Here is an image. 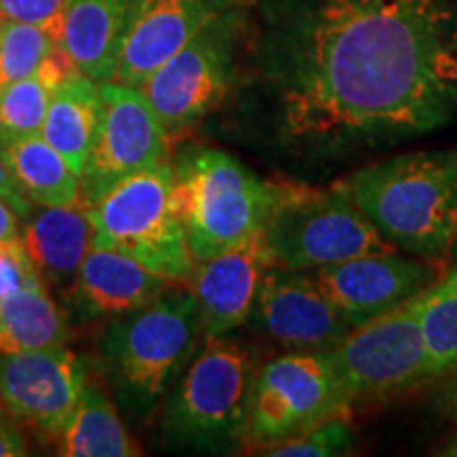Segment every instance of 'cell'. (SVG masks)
<instances>
[{"label":"cell","mask_w":457,"mask_h":457,"mask_svg":"<svg viewBox=\"0 0 457 457\" xmlns=\"http://www.w3.org/2000/svg\"><path fill=\"white\" fill-rule=\"evenodd\" d=\"M244 111L299 176L457 125V0H256Z\"/></svg>","instance_id":"obj_1"},{"label":"cell","mask_w":457,"mask_h":457,"mask_svg":"<svg viewBox=\"0 0 457 457\" xmlns=\"http://www.w3.org/2000/svg\"><path fill=\"white\" fill-rule=\"evenodd\" d=\"M394 248L443 261L457 239V148L411 151L335 182Z\"/></svg>","instance_id":"obj_2"},{"label":"cell","mask_w":457,"mask_h":457,"mask_svg":"<svg viewBox=\"0 0 457 457\" xmlns=\"http://www.w3.org/2000/svg\"><path fill=\"white\" fill-rule=\"evenodd\" d=\"M204 341L202 313L188 288L170 286L140 310L112 318L98 343L108 390L131 420L146 421L185 373Z\"/></svg>","instance_id":"obj_3"},{"label":"cell","mask_w":457,"mask_h":457,"mask_svg":"<svg viewBox=\"0 0 457 457\" xmlns=\"http://www.w3.org/2000/svg\"><path fill=\"white\" fill-rule=\"evenodd\" d=\"M259 369L248 341L233 333L205 337L165 396L159 420L163 447L193 455H231L244 449Z\"/></svg>","instance_id":"obj_4"},{"label":"cell","mask_w":457,"mask_h":457,"mask_svg":"<svg viewBox=\"0 0 457 457\" xmlns=\"http://www.w3.org/2000/svg\"><path fill=\"white\" fill-rule=\"evenodd\" d=\"M174 199L193 261L236 248L262 231L278 182L214 146L182 148L171 162Z\"/></svg>","instance_id":"obj_5"},{"label":"cell","mask_w":457,"mask_h":457,"mask_svg":"<svg viewBox=\"0 0 457 457\" xmlns=\"http://www.w3.org/2000/svg\"><path fill=\"white\" fill-rule=\"evenodd\" d=\"M250 38V4L228 9L140 85L168 136H185L225 106L242 79Z\"/></svg>","instance_id":"obj_6"},{"label":"cell","mask_w":457,"mask_h":457,"mask_svg":"<svg viewBox=\"0 0 457 457\" xmlns=\"http://www.w3.org/2000/svg\"><path fill=\"white\" fill-rule=\"evenodd\" d=\"M276 182V199L262 225L273 265L313 271L396 250L335 182L330 187L305 180Z\"/></svg>","instance_id":"obj_7"},{"label":"cell","mask_w":457,"mask_h":457,"mask_svg":"<svg viewBox=\"0 0 457 457\" xmlns=\"http://www.w3.org/2000/svg\"><path fill=\"white\" fill-rule=\"evenodd\" d=\"M85 210L94 248L129 256L171 284L191 276L195 261L176 208L170 159L123 180Z\"/></svg>","instance_id":"obj_8"},{"label":"cell","mask_w":457,"mask_h":457,"mask_svg":"<svg viewBox=\"0 0 457 457\" xmlns=\"http://www.w3.org/2000/svg\"><path fill=\"white\" fill-rule=\"evenodd\" d=\"M352 398L328 352H288L256 373L244 449L265 453L324 421L350 415Z\"/></svg>","instance_id":"obj_9"},{"label":"cell","mask_w":457,"mask_h":457,"mask_svg":"<svg viewBox=\"0 0 457 457\" xmlns=\"http://www.w3.org/2000/svg\"><path fill=\"white\" fill-rule=\"evenodd\" d=\"M417 296L352 328L327 350L352 403L396 396L434 379Z\"/></svg>","instance_id":"obj_10"},{"label":"cell","mask_w":457,"mask_h":457,"mask_svg":"<svg viewBox=\"0 0 457 457\" xmlns=\"http://www.w3.org/2000/svg\"><path fill=\"white\" fill-rule=\"evenodd\" d=\"M100 91V128L79 176L85 205L96 204L123 180L168 159L170 136L146 96L119 81L102 83Z\"/></svg>","instance_id":"obj_11"},{"label":"cell","mask_w":457,"mask_h":457,"mask_svg":"<svg viewBox=\"0 0 457 457\" xmlns=\"http://www.w3.org/2000/svg\"><path fill=\"white\" fill-rule=\"evenodd\" d=\"M87 384V364L66 345L0 356V409L55 436Z\"/></svg>","instance_id":"obj_12"},{"label":"cell","mask_w":457,"mask_h":457,"mask_svg":"<svg viewBox=\"0 0 457 457\" xmlns=\"http://www.w3.org/2000/svg\"><path fill=\"white\" fill-rule=\"evenodd\" d=\"M441 261L394 253L364 254L337 265L313 270L324 295L345 316L352 328L369 322L381 313L392 312L413 296L426 293L443 278Z\"/></svg>","instance_id":"obj_13"},{"label":"cell","mask_w":457,"mask_h":457,"mask_svg":"<svg viewBox=\"0 0 457 457\" xmlns=\"http://www.w3.org/2000/svg\"><path fill=\"white\" fill-rule=\"evenodd\" d=\"M253 318L262 333L290 352H327L352 330L312 271L278 265L262 278Z\"/></svg>","instance_id":"obj_14"},{"label":"cell","mask_w":457,"mask_h":457,"mask_svg":"<svg viewBox=\"0 0 457 457\" xmlns=\"http://www.w3.org/2000/svg\"><path fill=\"white\" fill-rule=\"evenodd\" d=\"M253 0H134L112 81L142 83L205 24Z\"/></svg>","instance_id":"obj_15"},{"label":"cell","mask_w":457,"mask_h":457,"mask_svg":"<svg viewBox=\"0 0 457 457\" xmlns=\"http://www.w3.org/2000/svg\"><path fill=\"white\" fill-rule=\"evenodd\" d=\"M273 265L262 231L236 248L199 261L188 276L205 337L228 335L253 318L262 278Z\"/></svg>","instance_id":"obj_16"},{"label":"cell","mask_w":457,"mask_h":457,"mask_svg":"<svg viewBox=\"0 0 457 457\" xmlns=\"http://www.w3.org/2000/svg\"><path fill=\"white\" fill-rule=\"evenodd\" d=\"M170 286V279L148 271L138 261L91 245L68 293V301L77 318L89 322L140 310L162 296Z\"/></svg>","instance_id":"obj_17"},{"label":"cell","mask_w":457,"mask_h":457,"mask_svg":"<svg viewBox=\"0 0 457 457\" xmlns=\"http://www.w3.org/2000/svg\"><path fill=\"white\" fill-rule=\"evenodd\" d=\"M21 244L45 286L68 296L91 248L87 210L83 205H43L41 212L26 219Z\"/></svg>","instance_id":"obj_18"},{"label":"cell","mask_w":457,"mask_h":457,"mask_svg":"<svg viewBox=\"0 0 457 457\" xmlns=\"http://www.w3.org/2000/svg\"><path fill=\"white\" fill-rule=\"evenodd\" d=\"M134 0H68L62 45L83 74L112 81L128 34Z\"/></svg>","instance_id":"obj_19"},{"label":"cell","mask_w":457,"mask_h":457,"mask_svg":"<svg viewBox=\"0 0 457 457\" xmlns=\"http://www.w3.org/2000/svg\"><path fill=\"white\" fill-rule=\"evenodd\" d=\"M100 85L87 74L72 79L51 94L41 136L66 159L77 176H81L91 146H94L100 128Z\"/></svg>","instance_id":"obj_20"},{"label":"cell","mask_w":457,"mask_h":457,"mask_svg":"<svg viewBox=\"0 0 457 457\" xmlns=\"http://www.w3.org/2000/svg\"><path fill=\"white\" fill-rule=\"evenodd\" d=\"M55 453L66 457H136L138 443L129 436L121 415L100 386L85 384L81 396L55 434Z\"/></svg>","instance_id":"obj_21"},{"label":"cell","mask_w":457,"mask_h":457,"mask_svg":"<svg viewBox=\"0 0 457 457\" xmlns=\"http://www.w3.org/2000/svg\"><path fill=\"white\" fill-rule=\"evenodd\" d=\"M0 159L32 204L83 205L79 176L41 134L0 145Z\"/></svg>","instance_id":"obj_22"},{"label":"cell","mask_w":457,"mask_h":457,"mask_svg":"<svg viewBox=\"0 0 457 457\" xmlns=\"http://www.w3.org/2000/svg\"><path fill=\"white\" fill-rule=\"evenodd\" d=\"M68 327L41 276L0 301V356L66 345Z\"/></svg>","instance_id":"obj_23"},{"label":"cell","mask_w":457,"mask_h":457,"mask_svg":"<svg viewBox=\"0 0 457 457\" xmlns=\"http://www.w3.org/2000/svg\"><path fill=\"white\" fill-rule=\"evenodd\" d=\"M434 379L457 367V270L445 271L417 296Z\"/></svg>","instance_id":"obj_24"},{"label":"cell","mask_w":457,"mask_h":457,"mask_svg":"<svg viewBox=\"0 0 457 457\" xmlns=\"http://www.w3.org/2000/svg\"><path fill=\"white\" fill-rule=\"evenodd\" d=\"M51 94L37 74L0 89V145L41 134Z\"/></svg>","instance_id":"obj_25"},{"label":"cell","mask_w":457,"mask_h":457,"mask_svg":"<svg viewBox=\"0 0 457 457\" xmlns=\"http://www.w3.org/2000/svg\"><path fill=\"white\" fill-rule=\"evenodd\" d=\"M54 41L41 28L21 24V21H3L0 32V89L21 79L32 77Z\"/></svg>","instance_id":"obj_26"},{"label":"cell","mask_w":457,"mask_h":457,"mask_svg":"<svg viewBox=\"0 0 457 457\" xmlns=\"http://www.w3.org/2000/svg\"><path fill=\"white\" fill-rule=\"evenodd\" d=\"M356 449V432L350 421V415L335 417L324 421L310 432L290 441L279 443L276 447L267 449L262 455L271 457H333L350 455Z\"/></svg>","instance_id":"obj_27"},{"label":"cell","mask_w":457,"mask_h":457,"mask_svg":"<svg viewBox=\"0 0 457 457\" xmlns=\"http://www.w3.org/2000/svg\"><path fill=\"white\" fill-rule=\"evenodd\" d=\"M68 0H0V20L41 28L54 43L64 41Z\"/></svg>","instance_id":"obj_28"},{"label":"cell","mask_w":457,"mask_h":457,"mask_svg":"<svg viewBox=\"0 0 457 457\" xmlns=\"http://www.w3.org/2000/svg\"><path fill=\"white\" fill-rule=\"evenodd\" d=\"M34 278H38V273L34 270L24 244H0V301L15 290L24 288Z\"/></svg>","instance_id":"obj_29"},{"label":"cell","mask_w":457,"mask_h":457,"mask_svg":"<svg viewBox=\"0 0 457 457\" xmlns=\"http://www.w3.org/2000/svg\"><path fill=\"white\" fill-rule=\"evenodd\" d=\"M38 79L45 87H49L51 91H55L62 85L72 81V79L81 77V68H79L74 57L68 54V49L62 43H54V47L47 51V55L43 57L41 64L37 68Z\"/></svg>","instance_id":"obj_30"},{"label":"cell","mask_w":457,"mask_h":457,"mask_svg":"<svg viewBox=\"0 0 457 457\" xmlns=\"http://www.w3.org/2000/svg\"><path fill=\"white\" fill-rule=\"evenodd\" d=\"M30 455V447L24 432L15 424L7 411L0 409V457H21Z\"/></svg>","instance_id":"obj_31"},{"label":"cell","mask_w":457,"mask_h":457,"mask_svg":"<svg viewBox=\"0 0 457 457\" xmlns=\"http://www.w3.org/2000/svg\"><path fill=\"white\" fill-rule=\"evenodd\" d=\"M0 199L7 202L11 208H13V212L17 216H21V219H28L32 212V202L17 188L13 179H11L9 170L4 168L3 159H0Z\"/></svg>","instance_id":"obj_32"},{"label":"cell","mask_w":457,"mask_h":457,"mask_svg":"<svg viewBox=\"0 0 457 457\" xmlns=\"http://www.w3.org/2000/svg\"><path fill=\"white\" fill-rule=\"evenodd\" d=\"M443 377H447V379L434 394V409L443 420L457 424V367Z\"/></svg>","instance_id":"obj_33"},{"label":"cell","mask_w":457,"mask_h":457,"mask_svg":"<svg viewBox=\"0 0 457 457\" xmlns=\"http://www.w3.org/2000/svg\"><path fill=\"white\" fill-rule=\"evenodd\" d=\"M443 453H447V455H457V434H455L453 438H451L449 445H447V449H445Z\"/></svg>","instance_id":"obj_34"},{"label":"cell","mask_w":457,"mask_h":457,"mask_svg":"<svg viewBox=\"0 0 457 457\" xmlns=\"http://www.w3.org/2000/svg\"><path fill=\"white\" fill-rule=\"evenodd\" d=\"M451 254H453L455 259H457V239H455V245H453V253H451Z\"/></svg>","instance_id":"obj_35"},{"label":"cell","mask_w":457,"mask_h":457,"mask_svg":"<svg viewBox=\"0 0 457 457\" xmlns=\"http://www.w3.org/2000/svg\"><path fill=\"white\" fill-rule=\"evenodd\" d=\"M3 21H4V20H0V32H3Z\"/></svg>","instance_id":"obj_36"}]
</instances>
